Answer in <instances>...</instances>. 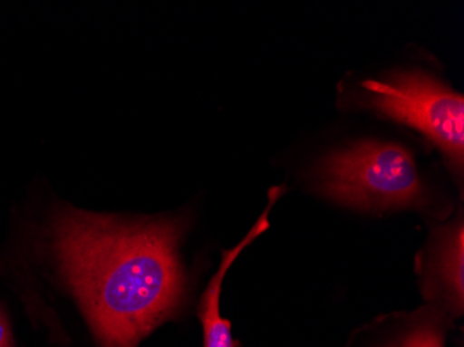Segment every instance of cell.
<instances>
[{
  "mask_svg": "<svg viewBox=\"0 0 464 347\" xmlns=\"http://www.w3.org/2000/svg\"><path fill=\"white\" fill-rule=\"evenodd\" d=\"M367 106L413 127L444 151L453 169L464 160V98L421 72H401L363 83Z\"/></svg>",
  "mask_w": 464,
  "mask_h": 347,
  "instance_id": "obj_3",
  "label": "cell"
},
{
  "mask_svg": "<svg viewBox=\"0 0 464 347\" xmlns=\"http://www.w3.org/2000/svg\"><path fill=\"white\" fill-rule=\"evenodd\" d=\"M179 218L122 223L69 210L54 228L63 274L103 347H137L176 314L185 292Z\"/></svg>",
  "mask_w": 464,
  "mask_h": 347,
  "instance_id": "obj_1",
  "label": "cell"
},
{
  "mask_svg": "<svg viewBox=\"0 0 464 347\" xmlns=\"http://www.w3.org/2000/svg\"><path fill=\"white\" fill-rule=\"evenodd\" d=\"M0 347H12V333L6 318L0 314Z\"/></svg>",
  "mask_w": 464,
  "mask_h": 347,
  "instance_id": "obj_7",
  "label": "cell"
},
{
  "mask_svg": "<svg viewBox=\"0 0 464 347\" xmlns=\"http://www.w3.org/2000/svg\"><path fill=\"white\" fill-rule=\"evenodd\" d=\"M452 325L450 315L429 306L401 318L391 328H382L367 342L369 347H445Z\"/></svg>",
  "mask_w": 464,
  "mask_h": 347,
  "instance_id": "obj_6",
  "label": "cell"
},
{
  "mask_svg": "<svg viewBox=\"0 0 464 347\" xmlns=\"http://www.w3.org/2000/svg\"><path fill=\"white\" fill-rule=\"evenodd\" d=\"M419 263L424 299L450 317H460L464 309V227L461 217L432 234L429 250Z\"/></svg>",
  "mask_w": 464,
  "mask_h": 347,
  "instance_id": "obj_4",
  "label": "cell"
},
{
  "mask_svg": "<svg viewBox=\"0 0 464 347\" xmlns=\"http://www.w3.org/2000/svg\"><path fill=\"white\" fill-rule=\"evenodd\" d=\"M322 192L362 210L421 208L427 192L413 156L395 143L362 142L325 158L317 169Z\"/></svg>",
  "mask_w": 464,
  "mask_h": 347,
  "instance_id": "obj_2",
  "label": "cell"
},
{
  "mask_svg": "<svg viewBox=\"0 0 464 347\" xmlns=\"http://www.w3.org/2000/svg\"><path fill=\"white\" fill-rule=\"evenodd\" d=\"M285 193V188H271L268 192V203L266 210L263 211L259 220L250 228V231L245 235L244 239L237 246L231 249L224 250L221 257L220 267L218 273L208 281V288L203 292L202 299L199 303V320L203 325V338H205V347H236V342L232 338L231 323L224 320L220 313V297L223 291V282L228 273L229 267L234 265L238 255L252 244L257 237L267 231L270 223L271 208L278 202L281 197Z\"/></svg>",
  "mask_w": 464,
  "mask_h": 347,
  "instance_id": "obj_5",
  "label": "cell"
}]
</instances>
